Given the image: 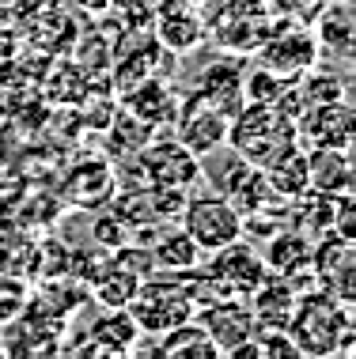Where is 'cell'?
<instances>
[{
  "mask_svg": "<svg viewBox=\"0 0 356 359\" xmlns=\"http://www.w3.org/2000/svg\"><path fill=\"white\" fill-rule=\"evenodd\" d=\"M194 318L205 325L209 341L216 344L220 355H228L232 348H239L243 341H250V333H254V325H258L250 303H246V299H239V295H228V299H220V303L201 306Z\"/></svg>",
  "mask_w": 356,
  "mask_h": 359,
  "instance_id": "11",
  "label": "cell"
},
{
  "mask_svg": "<svg viewBox=\"0 0 356 359\" xmlns=\"http://www.w3.org/2000/svg\"><path fill=\"white\" fill-rule=\"evenodd\" d=\"M140 167H144V174H148L152 186L194 189L197 182L205 178V163L178 140H159V144H152V148H144Z\"/></svg>",
  "mask_w": 356,
  "mask_h": 359,
  "instance_id": "8",
  "label": "cell"
},
{
  "mask_svg": "<svg viewBox=\"0 0 356 359\" xmlns=\"http://www.w3.org/2000/svg\"><path fill=\"white\" fill-rule=\"evenodd\" d=\"M209 273L224 284L228 295L246 299L250 291L262 284V276L269 273V265H265V257L258 254V250L246 242V235H243V238L228 242V246L213 250V265H209Z\"/></svg>",
  "mask_w": 356,
  "mask_h": 359,
  "instance_id": "10",
  "label": "cell"
},
{
  "mask_svg": "<svg viewBox=\"0 0 356 359\" xmlns=\"http://www.w3.org/2000/svg\"><path fill=\"white\" fill-rule=\"evenodd\" d=\"M156 355H167V359H216V344L209 341L205 325L201 322H182L175 329L156 337Z\"/></svg>",
  "mask_w": 356,
  "mask_h": 359,
  "instance_id": "19",
  "label": "cell"
},
{
  "mask_svg": "<svg viewBox=\"0 0 356 359\" xmlns=\"http://www.w3.org/2000/svg\"><path fill=\"white\" fill-rule=\"evenodd\" d=\"M296 140L307 148H352V110L349 102L303 106L296 114Z\"/></svg>",
  "mask_w": 356,
  "mask_h": 359,
  "instance_id": "9",
  "label": "cell"
},
{
  "mask_svg": "<svg viewBox=\"0 0 356 359\" xmlns=\"http://www.w3.org/2000/svg\"><path fill=\"white\" fill-rule=\"evenodd\" d=\"M129 110H133V118H140L144 125H167V121H175V114H178V99L167 83L148 80V83H140L137 95H129Z\"/></svg>",
  "mask_w": 356,
  "mask_h": 359,
  "instance_id": "22",
  "label": "cell"
},
{
  "mask_svg": "<svg viewBox=\"0 0 356 359\" xmlns=\"http://www.w3.org/2000/svg\"><path fill=\"white\" fill-rule=\"evenodd\" d=\"M201 257H205V250H201L197 242L186 235V231H163V235L152 242V261H156V273L163 269L167 276H182V273H190V269H197Z\"/></svg>",
  "mask_w": 356,
  "mask_h": 359,
  "instance_id": "20",
  "label": "cell"
},
{
  "mask_svg": "<svg viewBox=\"0 0 356 359\" xmlns=\"http://www.w3.org/2000/svg\"><path fill=\"white\" fill-rule=\"evenodd\" d=\"M137 287H140V276L125 273V269H118V265H110L107 273L91 284L95 299H99L103 306H110V310H125V306H129L133 295H137Z\"/></svg>",
  "mask_w": 356,
  "mask_h": 359,
  "instance_id": "25",
  "label": "cell"
},
{
  "mask_svg": "<svg viewBox=\"0 0 356 359\" xmlns=\"http://www.w3.org/2000/svg\"><path fill=\"white\" fill-rule=\"evenodd\" d=\"M95 242H99L103 250H118V246H125V242H133V238H129V227H125V219L107 216V219L95 223Z\"/></svg>",
  "mask_w": 356,
  "mask_h": 359,
  "instance_id": "27",
  "label": "cell"
},
{
  "mask_svg": "<svg viewBox=\"0 0 356 359\" xmlns=\"http://www.w3.org/2000/svg\"><path fill=\"white\" fill-rule=\"evenodd\" d=\"M197 99H205L209 106H216L224 118H235L243 110V72H239L235 61H213L205 72L197 76V87H194Z\"/></svg>",
  "mask_w": 356,
  "mask_h": 359,
  "instance_id": "13",
  "label": "cell"
},
{
  "mask_svg": "<svg viewBox=\"0 0 356 359\" xmlns=\"http://www.w3.org/2000/svg\"><path fill=\"white\" fill-rule=\"evenodd\" d=\"M311 269L319 276V284L338 295L341 303H352L356 299V250L352 238L338 235V231H326V235L315 238L311 246Z\"/></svg>",
  "mask_w": 356,
  "mask_h": 359,
  "instance_id": "6",
  "label": "cell"
},
{
  "mask_svg": "<svg viewBox=\"0 0 356 359\" xmlns=\"http://www.w3.org/2000/svg\"><path fill=\"white\" fill-rule=\"evenodd\" d=\"M319 46H326V53H338L341 61L352 57V15L345 4H330L319 19Z\"/></svg>",
  "mask_w": 356,
  "mask_h": 359,
  "instance_id": "24",
  "label": "cell"
},
{
  "mask_svg": "<svg viewBox=\"0 0 356 359\" xmlns=\"http://www.w3.org/2000/svg\"><path fill=\"white\" fill-rule=\"evenodd\" d=\"M319 38L311 31H303V27H281L277 34H265V42L258 46V53H262V65L273 72L288 76V80H296L300 72H307L311 65H319Z\"/></svg>",
  "mask_w": 356,
  "mask_h": 359,
  "instance_id": "12",
  "label": "cell"
},
{
  "mask_svg": "<svg viewBox=\"0 0 356 359\" xmlns=\"http://www.w3.org/2000/svg\"><path fill=\"white\" fill-rule=\"evenodd\" d=\"M137 337H140V329L129 310H110V306H103V314L88 329V341L99 355H129Z\"/></svg>",
  "mask_w": 356,
  "mask_h": 359,
  "instance_id": "15",
  "label": "cell"
},
{
  "mask_svg": "<svg viewBox=\"0 0 356 359\" xmlns=\"http://www.w3.org/2000/svg\"><path fill=\"white\" fill-rule=\"evenodd\" d=\"M311 246L315 238L300 235L296 227H277L269 235V250H265V265L269 273H281V276H292L300 269L311 265Z\"/></svg>",
  "mask_w": 356,
  "mask_h": 359,
  "instance_id": "17",
  "label": "cell"
},
{
  "mask_svg": "<svg viewBox=\"0 0 356 359\" xmlns=\"http://www.w3.org/2000/svg\"><path fill=\"white\" fill-rule=\"evenodd\" d=\"M288 333H292L300 355H352V303H341L338 295H330L326 287L303 291L292 306L288 318Z\"/></svg>",
  "mask_w": 356,
  "mask_h": 359,
  "instance_id": "1",
  "label": "cell"
},
{
  "mask_svg": "<svg viewBox=\"0 0 356 359\" xmlns=\"http://www.w3.org/2000/svg\"><path fill=\"white\" fill-rule=\"evenodd\" d=\"M228 144H232L235 155H243L246 163L265 170L269 163H277L300 140H296V121L284 110L262 102H243V110L228 121Z\"/></svg>",
  "mask_w": 356,
  "mask_h": 359,
  "instance_id": "2",
  "label": "cell"
},
{
  "mask_svg": "<svg viewBox=\"0 0 356 359\" xmlns=\"http://www.w3.org/2000/svg\"><path fill=\"white\" fill-rule=\"evenodd\" d=\"M307 182L319 193H352V159L345 148H307Z\"/></svg>",
  "mask_w": 356,
  "mask_h": 359,
  "instance_id": "16",
  "label": "cell"
},
{
  "mask_svg": "<svg viewBox=\"0 0 356 359\" xmlns=\"http://www.w3.org/2000/svg\"><path fill=\"white\" fill-rule=\"evenodd\" d=\"M228 121L232 118H224L216 106H209L205 99H197V95L190 91L186 99L178 102V114H175V125H178L175 140L186 144L197 159H205V155H213L216 148L228 144Z\"/></svg>",
  "mask_w": 356,
  "mask_h": 359,
  "instance_id": "7",
  "label": "cell"
},
{
  "mask_svg": "<svg viewBox=\"0 0 356 359\" xmlns=\"http://www.w3.org/2000/svg\"><path fill=\"white\" fill-rule=\"evenodd\" d=\"M250 310H254V322L258 325H288V318H292V306H296V287L288 284V276L281 273H265L262 284L250 291Z\"/></svg>",
  "mask_w": 356,
  "mask_h": 359,
  "instance_id": "14",
  "label": "cell"
},
{
  "mask_svg": "<svg viewBox=\"0 0 356 359\" xmlns=\"http://www.w3.org/2000/svg\"><path fill=\"white\" fill-rule=\"evenodd\" d=\"M76 8H84V12H103V8L110 4V0H72Z\"/></svg>",
  "mask_w": 356,
  "mask_h": 359,
  "instance_id": "28",
  "label": "cell"
},
{
  "mask_svg": "<svg viewBox=\"0 0 356 359\" xmlns=\"http://www.w3.org/2000/svg\"><path fill=\"white\" fill-rule=\"evenodd\" d=\"M125 310L133 314L140 337H159V333H167V329L190 322V318L197 314V306H194V299H190V287L182 276L140 280L137 295H133V303Z\"/></svg>",
  "mask_w": 356,
  "mask_h": 359,
  "instance_id": "3",
  "label": "cell"
},
{
  "mask_svg": "<svg viewBox=\"0 0 356 359\" xmlns=\"http://www.w3.org/2000/svg\"><path fill=\"white\" fill-rule=\"evenodd\" d=\"M265 182H269V189H273L284 205H288V201H296V197H303V193L311 189V182H307V151H300V144H296V148L284 151L277 163H269V167H265Z\"/></svg>",
  "mask_w": 356,
  "mask_h": 359,
  "instance_id": "21",
  "label": "cell"
},
{
  "mask_svg": "<svg viewBox=\"0 0 356 359\" xmlns=\"http://www.w3.org/2000/svg\"><path fill=\"white\" fill-rule=\"evenodd\" d=\"M156 38L163 50L171 53H190L205 42V23L190 12V8H167L156 19Z\"/></svg>",
  "mask_w": 356,
  "mask_h": 359,
  "instance_id": "18",
  "label": "cell"
},
{
  "mask_svg": "<svg viewBox=\"0 0 356 359\" xmlns=\"http://www.w3.org/2000/svg\"><path fill=\"white\" fill-rule=\"evenodd\" d=\"M296 99L300 106H322V102H345V76L338 72H322V69H307L296 76Z\"/></svg>",
  "mask_w": 356,
  "mask_h": 359,
  "instance_id": "23",
  "label": "cell"
},
{
  "mask_svg": "<svg viewBox=\"0 0 356 359\" xmlns=\"http://www.w3.org/2000/svg\"><path fill=\"white\" fill-rule=\"evenodd\" d=\"M182 231L197 242L205 254L228 246V242L243 238V216L228 205L220 193H201V197H186V205L178 212Z\"/></svg>",
  "mask_w": 356,
  "mask_h": 359,
  "instance_id": "4",
  "label": "cell"
},
{
  "mask_svg": "<svg viewBox=\"0 0 356 359\" xmlns=\"http://www.w3.org/2000/svg\"><path fill=\"white\" fill-rule=\"evenodd\" d=\"M288 76L281 72H273V69H254L250 76H243V99L246 102H262V106H277L284 99V91H288Z\"/></svg>",
  "mask_w": 356,
  "mask_h": 359,
  "instance_id": "26",
  "label": "cell"
},
{
  "mask_svg": "<svg viewBox=\"0 0 356 359\" xmlns=\"http://www.w3.org/2000/svg\"><path fill=\"white\" fill-rule=\"evenodd\" d=\"M216 4H220V0H216Z\"/></svg>",
  "mask_w": 356,
  "mask_h": 359,
  "instance_id": "29",
  "label": "cell"
},
{
  "mask_svg": "<svg viewBox=\"0 0 356 359\" xmlns=\"http://www.w3.org/2000/svg\"><path fill=\"white\" fill-rule=\"evenodd\" d=\"M213 178V193H220V197L232 205L239 216H250V212H262L269 201H281L273 189H269V182H265V170L262 167H254V163H246L243 155H228L220 167L209 174Z\"/></svg>",
  "mask_w": 356,
  "mask_h": 359,
  "instance_id": "5",
  "label": "cell"
}]
</instances>
